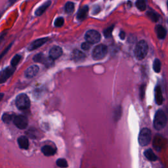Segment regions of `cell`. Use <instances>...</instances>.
Returning <instances> with one entry per match:
<instances>
[{
	"instance_id": "obj_19",
	"label": "cell",
	"mask_w": 168,
	"mask_h": 168,
	"mask_svg": "<svg viewBox=\"0 0 168 168\" xmlns=\"http://www.w3.org/2000/svg\"><path fill=\"white\" fill-rule=\"evenodd\" d=\"M72 59L75 61H80L83 60L85 58V55L83 52L79 50H74L72 53Z\"/></svg>"
},
{
	"instance_id": "obj_29",
	"label": "cell",
	"mask_w": 168,
	"mask_h": 168,
	"mask_svg": "<svg viewBox=\"0 0 168 168\" xmlns=\"http://www.w3.org/2000/svg\"><path fill=\"white\" fill-rule=\"evenodd\" d=\"M113 29H114V26H112L108 27V28H106V29H105L104 30L103 33H104V36H105V38H109L112 36V33Z\"/></svg>"
},
{
	"instance_id": "obj_18",
	"label": "cell",
	"mask_w": 168,
	"mask_h": 168,
	"mask_svg": "<svg viewBox=\"0 0 168 168\" xmlns=\"http://www.w3.org/2000/svg\"><path fill=\"white\" fill-rule=\"evenodd\" d=\"M18 144L20 148L22 149H28L29 146L28 139L25 136H21L18 139Z\"/></svg>"
},
{
	"instance_id": "obj_17",
	"label": "cell",
	"mask_w": 168,
	"mask_h": 168,
	"mask_svg": "<svg viewBox=\"0 0 168 168\" xmlns=\"http://www.w3.org/2000/svg\"><path fill=\"white\" fill-rule=\"evenodd\" d=\"M89 8L87 5H85L82 7L81 9L77 12V19L79 20H84L88 15Z\"/></svg>"
},
{
	"instance_id": "obj_4",
	"label": "cell",
	"mask_w": 168,
	"mask_h": 168,
	"mask_svg": "<svg viewBox=\"0 0 168 168\" xmlns=\"http://www.w3.org/2000/svg\"><path fill=\"white\" fill-rule=\"evenodd\" d=\"M151 131L148 128H143L139 135V145L142 146L148 145L151 141Z\"/></svg>"
},
{
	"instance_id": "obj_20",
	"label": "cell",
	"mask_w": 168,
	"mask_h": 168,
	"mask_svg": "<svg viewBox=\"0 0 168 168\" xmlns=\"http://www.w3.org/2000/svg\"><path fill=\"white\" fill-rule=\"evenodd\" d=\"M144 154L145 156V157L150 161L154 162V161H156L158 159L157 156L154 153L153 150H151V149H148V150H145Z\"/></svg>"
},
{
	"instance_id": "obj_11",
	"label": "cell",
	"mask_w": 168,
	"mask_h": 168,
	"mask_svg": "<svg viewBox=\"0 0 168 168\" xmlns=\"http://www.w3.org/2000/svg\"><path fill=\"white\" fill-rule=\"evenodd\" d=\"M63 50L59 46H54L51 49L50 51V57L53 60L57 59L62 55Z\"/></svg>"
},
{
	"instance_id": "obj_1",
	"label": "cell",
	"mask_w": 168,
	"mask_h": 168,
	"mask_svg": "<svg viewBox=\"0 0 168 168\" xmlns=\"http://www.w3.org/2000/svg\"><path fill=\"white\" fill-rule=\"evenodd\" d=\"M149 51V46L145 40H141L139 42L135 47L134 53L135 57L138 60H142L147 55Z\"/></svg>"
},
{
	"instance_id": "obj_15",
	"label": "cell",
	"mask_w": 168,
	"mask_h": 168,
	"mask_svg": "<svg viewBox=\"0 0 168 168\" xmlns=\"http://www.w3.org/2000/svg\"><path fill=\"white\" fill-rule=\"evenodd\" d=\"M163 141H164V139H163V138L162 136H160V135H156L154 139L153 142L154 149H156L158 151L161 150L163 145V143H164Z\"/></svg>"
},
{
	"instance_id": "obj_16",
	"label": "cell",
	"mask_w": 168,
	"mask_h": 168,
	"mask_svg": "<svg viewBox=\"0 0 168 168\" xmlns=\"http://www.w3.org/2000/svg\"><path fill=\"white\" fill-rule=\"evenodd\" d=\"M155 31H156V33L157 34L158 38L159 39H165L167 32L164 27H163L162 25H156L155 27Z\"/></svg>"
},
{
	"instance_id": "obj_22",
	"label": "cell",
	"mask_w": 168,
	"mask_h": 168,
	"mask_svg": "<svg viewBox=\"0 0 168 168\" xmlns=\"http://www.w3.org/2000/svg\"><path fill=\"white\" fill-rule=\"evenodd\" d=\"M146 15L148 16V17H149L153 22H158V20H159V15L157 13H156V12H154V11H149L146 13Z\"/></svg>"
},
{
	"instance_id": "obj_7",
	"label": "cell",
	"mask_w": 168,
	"mask_h": 168,
	"mask_svg": "<svg viewBox=\"0 0 168 168\" xmlns=\"http://www.w3.org/2000/svg\"><path fill=\"white\" fill-rule=\"evenodd\" d=\"M14 124L20 129H24L26 128L28 126V120L27 118L23 115L15 116L13 120Z\"/></svg>"
},
{
	"instance_id": "obj_34",
	"label": "cell",
	"mask_w": 168,
	"mask_h": 168,
	"mask_svg": "<svg viewBox=\"0 0 168 168\" xmlns=\"http://www.w3.org/2000/svg\"><path fill=\"white\" fill-rule=\"evenodd\" d=\"M95 8V7H94ZM100 7H95V9H94V10L93 11V14H97L99 13V12L100 11Z\"/></svg>"
},
{
	"instance_id": "obj_31",
	"label": "cell",
	"mask_w": 168,
	"mask_h": 168,
	"mask_svg": "<svg viewBox=\"0 0 168 168\" xmlns=\"http://www.w3.org/2000/svg\"><path fill=\"white\" fill-rule=\"evenodd\" d=\"M91 46H92V43L87 42H85V43H83L82 44H81V49H82L83 50L87 51L91 47Z\"/></svg>"
},
{
	"instance_id": "obj_28",
	"label": "cell",
	"mask_w": 168,
	"mask_h": 168,
	"mask_svg": "<svg viewBox=\"0 0 168 168\" xmlns=\"http://www.w3.org/2000/svg\"><path fill=\"white\" fill-rule=\"evenodd\" d=\"M57 165L60 167H68V163L67 160L64 158H60L57 159Z\"/></svg>"
},
{
	"instance_id": "obj_3",
	"label": "cell",
	"mask_w": 168,
	"mask_h": 168,
	"mask_svg": "<svg viewBox=\"0 0 168 168\" xmlns=\"http://www.w3.org/2000/svg\"><path fill=\"white\" fill-rule=\"evenodd\" d=\"M16 106L19 110H26L30 107V101L26 94H20L16 98Z\"/></svg>"
},
{
	"instance_id": "obj_10",
	"label": "cell",
	"mask_w": 168,
	"mask_h": 168,
	"mask_svg": "<svg viewBox=\"0 0 168 168\" xmlns=\"http://www.w3.org/2000/svg\"><path fill=\"white\" fill-rule=\"evenodd\" d=\"M33 59L36 63H43L46 65H50L53 61V60L51 59L50 57V58H47L42 53H39V54L35 55Z\"/></svg>"
},
{
	"instance_id": "obj_23",
	"label": "cell",
	"mask_w": 168,
	"mask_h": 168,
	"mask_svg": "<svg viewBox=\"0 0 168 168\" xmlns=\"http://www.w3.org/2000/svg\"><path fill=\"white\" fill-rule=\"evenodd\" d=\"M136 6L139 10H140L141 11H145L146 8V1L145 0H137Z\"/></svg>"
},
{
	"instance_id": "obj_13",
	"label": "cell",
	"mask_w": 168,
	"mask_h": 168,
	"mask_svg": "<svg viewBox=\"0 0 168 168\" xmlns=\"http://www.w3.org/2000/svg\"><path fill=\"white\" fill-rule=\"evenodd\" d=\"M42 151L46 156H51L56 154L57 149L55 147L50 145H45L42 148Z\"/></svg>"
},
{
	"instance_id": "obj_24",
	"label": "cell",
	"mask_w": 168,
	"mask_h": 168,
	"mask_svg": "<svg viewBox=\"0 0 168 168\" xmlns=\"http://www.w3.org/2000/svg\"><path fill=\"white\" fill-rule=\"evenodd\" d=\"M153 70L155 72L159 73L161 70V62L158 59H156L153 63Z\"/></svg>"
},
{
	"instance_id": "obj_36",
	"label": "cell",
	"mask_w": 168,
	"mask_h": 168,
	"mask_svg": "<svg viewBox=\"0 0 168 168\" xmlns=\"http://www.w3.org/2000/svg\"><path fill=\"white\" fill-rule=\"evenodd\" d=\"M167 9H168V0H167Z\"/></svg>"
},
{
	"instance_id": "obj_5",
	"label": "cell",
	"mask_w": 168,
	"mask_h": 168,
	"mask_svg": "<svg viewBox=\"0 0 168 168\" xmlns=\"http://www.w3.org/2000/svg\"><path fill=\"white\" fill-rule=\"evenodd\" d=\"M108 53V48L103 44L97 46L92 52L93 58L95 60H100L105 58Z\"/></svg>"
},
{
	"instance_id": "obj_21",
	"label": "cell",
	"mask_w": 168,
	"mask_h": 168,
	"mask_svg": "<svg viewBox=\"0 0 168 168\" xmlns=\"http://www.w3.org/2000/svg\"><path fill=\"white\" fill-rule=\"evenodd\" d=\"M51 1H49V2H47L45 3L43 5H42L38 8V10H36V15L37 16L42 15L44 13V12L47 9V8L51 5Z\"/></svg>"
},
{
	"instance_id": "obj_12",
	"label": "cell",
	"mask_w": 168,
	"mask_h": 168,
	"mask_svg": "<svg viewBox=\"0 0 168 168\" xmlns=\"http://www.w3.org/2000/svg\"><path fill=\"white\" fill-rule=\"evenodd\" d=\"M155 101L158 105H162L163 103V98L161 87L159 85H157L155 88Z\"/></svg>"
},
{
	"instance_id": "obj_2",
	"label": "cell",
	"mask_w": 168,
	"mask_h": 168,
	"mask_svg": "<svg viewBox=\"0 0 168 168\" xmlns=\"http://www.w3.org/2000/svg\"><path fill=\"white\" fill-rule=\"evenodd\" d=\"M167 123V117L162 110H158L156 112L154 119V127L156 130H161L165 128Z\"/></svg>"
},
{
	"instance_id": "obj_30",
	"label": "cell",
	"mask_w": 168,
	"mask_h": 168,
	"mask_svg": "<svg viewBox=\"0 0 168 168\" xmlns=\"http://www.w3.org/2000/svg\"><path fill=\"white\" fill-rule=\"evenodd\" d=\"M64 23V18L63 17H59L57 18L55 20V26L56 27H61L63 26V24Z\"/></svg>"
},
{
	"instance_id": "obj_8",
	"label": "cell",
	"mask_w": 168,
	"mask_h": 168,
	"mask_svg": "<svg viewBox=\"0 0 168 168\" xmlns=\"http://www.w3.org/2000/svg\"><path fill=\"white\" fill-rule=\"evenodd\" d=\"M15 71V68L13 67H7L3 70L2 71L1 74H0V81L1 83L5 82V81L8 80V78L13 74Z\"/></svg>"
},
{
	"instance_id": "obj_27",
	"label": "cell",
	"mask_w": 168,
	"mask_h": 168,
	"mask_svg": "<svg viewBox=\"0 0 168 168\" xmlns=\"http://www.w3.org/2000/svg\"><path fill=\"white\" fill-rule=\"evenodd\" d=\"M20 59H21V57H20V55H15L11 60V67L15 68L19 64Z\"/></svg>"
},
{
	"instance_id": "obj_26",
	"label": "cell",
	"mask_w": 168,
	"mask_h": 168,
	"mask_svg": "<svg viewBox=\"0 0 168 168\" xmlns=\"http://www.w3.org/2000/svg\"><path fill=\"white\" fill-rule=\"evenodd\" d=\"M74 11V4L72 2H67L65 5V11L67 13L70 14Z\"/></svg>"
},
{
	"instance_id": "obj_32",
	"label": "cell",
	"mask_w": 168,
	"mask_h": 168,
	"mask_svg": "<svg viewBox=\"0 0 168 168\" xmlns=\"http://www.w3.org/2000/svg\"><path fill=\"white\" fill-rule=\"evenodd\" d=\"M140 97L141 99H143V98L145 97V85H142L140 87Z\"/></svg>"
},
{
	"instance_id": "obj_33",
	"label": "cell",
	"mask_w": 168,
	"mask_h": 168,
	"mask_svg": "<svg viewBox=\"0 0 168 168\" xmlns=\"http://www.w3.org/2000/svg\"><path fill=\"white\" fill-rule=\"evenodd\" d=\"M119 36H120V38L122 40H124L125 38V33L124 32V31H122L120 32V35H119Z\"/></svg>"
},
{
	"instance_id": "obj_35",
	"label": "cell",
	"mask_w": 168,
	"mask_h": 168,
	"mask_svg": "<svg viewBox=\"0 0 168 168\" xmlns=\"http://www.w3.org/2000/svg\"><path fill=\"white\" fill-rule=\"evenodd\" d=\"M16 1H17V0H9V3H15Z\"/></svg>"
},
{
	"instance_id": "obj_6",
	"label": "cell",
	"mask_w": 168,
	"mask_h": 168,
	"mask_svg": "<svg viewBox=\"0 0 168 168\" xmlns=\"http://www.w3.org/2000/svg\"><path fill=\"white\" fill-rule=\"evenodd\" d=\"M101 34L99 32L96 30H89L86 32L85 38L87 42L91 43L92 44L93 43H97L100 42L101 40Z\"/></svg>"
},
{
	"instance_id": "obj_9",
	"label": "cell",
	"mask_w": 168,
	"mask_h": 168,
	"mask_svg": "<svg viewBox=\"0 0 168 168\" xmlns=\"http://www.w3.org/2000/svg\"><path fill=\"white\" fill-rule=\"evenodd\" d=\"M48 39H49L47 38H44L38 39L34 41V42H32L30 44V46L28 47V50L29 51H31L36 50V49H38L39 47L43 46L45 43H46L48 41Z\"/></svg>"
},
{
	"instance_id": "obj_14",
	"label": "cell",
	"mask_w": 168,
	"mask_h": 168,
	"mask_svg": "<svg viewBox=\"0 0 168 168\" xmlns=\"http://www.w3.org/2000/svg\"><path fill=\"white\" fill-rule=\"evenodd\" d=\"M38 71L39 67L37 65H33V66H31L26 69V70L25 71V75L27 77L31 78V77L35 76L38 74Z\"/></svg>"
},
{
	"instance_id": "obj_25",
	"label": "cell",
	"mask_w": 168,
	"mask_h": 168,
	"mask_svg": "<svg viewBox=\"0 0 168 168\" xmlns=\"http://www.w3.org/2000/svg\"><path fill=\"white\" fill-rule=\"evenodd\" d=\"M15 116L13 115L12 114L9 113H5L3 114L2 116V120L5 123H9L11 121L14 120V118Z\"/></svg>"
}]
</instances>
